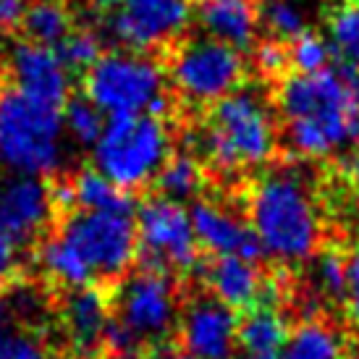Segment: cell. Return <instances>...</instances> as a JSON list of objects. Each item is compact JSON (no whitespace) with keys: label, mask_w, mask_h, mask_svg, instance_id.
<instances>
[{"label":"cell","mask_w":359,"mask_h":359,"mask_svg":"<svg viewBox=\"0 0 359 359\" xmlns=\"http://www.w3.org/2000/svg\"><path fill=\"white\" fill-rule=\"evenodd\" d=\"M323 21L330 34V53L336 66L359 76V6H325Z\"/></svg>","instance_id":"25"},{"label":"cell","mask_w":359,"mask_h":359,"mask_svg":"<svg viewBox=\"0 0 359 359\" xmlns=\"http://www.w3.org/2000/svg\"><path fill=\"white\" fill-rule=\"evenodd\" d=\"M84 95L108 118L160 116L170 110L165 66L150 53L110 50L84 74Z\"/></svg>","instance_id":"8"},{"label":"cell","mask_w":359,"mask_h":359,"mask_svg":"<svg viewBox=\"0 0 359 359\" xmlns=\"http://www.w3.org/2000/svg\"><path fill=\"white\" fill-rule=\"evenodd\" d=\"M90 8H97V11H116L123 3V0H84Z\"/></svg>","instance_id":"37"},{"label":"cell","mask_w":359,"mask_h":359,"mask_svg":"<svg viewBox=\"0 0 359 359\" xmlns=\"http://www.w3.org/2000/svg\"><path fill=\"white\" fill-rule=\"evenodd\" d=\"M87 262L92 278H123L140 257L134 210L71 212L58 231Z\"/></svg>","instance_id":"9"},{"label":"cell","mask_w":359,"mask_h":359,"mask_svg":"<svg viewBox=\"0 0 359 359\" xmlns=\"http://www.w3.org/2000/svg\"><path fill=\"white\" fill-rule=\"evenodd\" d=\"M74 194V212H105V210H131V200L100 170L84 168L69 179Z\"/></svg>","instance_id":"24"},{"label":"cell","mask_w":359,"mask_h":359,"mask_svg":"<svg viewBox=\"0 0 359 359\" xmlns=\"http://www.w3.org/2000/svg\"><path fill=\"white\" fill-rule=\"evenodd\" d=\"M6 69L13 87L34 100L63 108L71 92V69L63 63L58 48L19 40L11 45Z\"/></svg>","instance_id":"14"},{"label":"cell","mask_w":359,"mask_h":359,"mask_svg":"<svg viewBox=\"0 0 359 359\" xmlns=\"http://www.w3.org/2000/svg\"><path fill=\"white\" fill-rule=\"evenodd\" d=\"M13 315H16V304L8 294L0 291V339L13 330Z\"/></svg>","instance_id":"35"},{"label":"cell","mask_w":359,"mask_h":359,"mask_svg":"<svg viewBox=\"0 0 359 359\" xmlns=\"http://www.w3.org/2000/svg\"><path fill=\"white\" fill-rule=\"evenodd\" d=\"M163 66L176 100L200 113L255 84L250 55L202 32L168 48Z\"/></svg>","instance_id":"6"},{"label":"cell","mask_w":359,"mask_h":359,"mask_svg":"<svg viewBox=\"0 0 359 359\" xmlns=\"http://www.w3.org/2000/svg\"><path fill=\"white\" fill-rule=\"evenodd\" d=\"M150 359H194V357H189L187 351L181 349H158Z\"/></svg>","instance_id":"36"},{"label":"cell","mask_w":359,"mask_h":359,"mask_svg":"<svg viewBox=\"0 0 359 359\" xmlns=\"http://www.w3.org/2000/svg\"><path fill=\"white\" fill-rule=\"evenodd\" d=\"M21 29L24 40L60 48V42L74 32V13L66 0H32L24 11Z\"/></svg>","instance_id":"23"},{"label":"cell","mask_w":359,"mask_h":359,"mask_svg":"<svg viewBox=\"0 0 359 359\" xmlns=\"http://www.w3.org/2000/svg\"><path fill=\"white\" fill-rule=\"evenodd\" d=\"M344 359H359V351H357V349H349Z\"/></svg>","instance_id":"40"},{"label":"cell","mask_w":359,"mask_h":359,"mask_svg":"<svg viewBox=\"0 0 359 359\" xmlns=\"http://www.w3.org/2000/svg\"><path fill=\"white\" fill-rule=\"evenodd\" d=\"M236 191L241 215L268 257L304 262L325 241V200L320 191L318 160H280L255 170Z\"/></svg>","instance_id":"1"},{"label":"cell","mask_w":359,"mask_h":359,"mask_svg":"<svg viewBox=\"0 0 359 359\" xmlns=\"http://www.w3.org/2000/svg\"><path fill=\"white\" fill-rule=\"evenodd\" d=\"M66 163L63 108L34 100L13 84L0 87V168L45 179Z\"/></svg>","instance_id":"4"},{"label":"cell","mask_w":359,"mask_h":359,"mask_svg":"<svg viewBox=\"0 0 359 359\" xmlns=\"http://www.w3.org/2000/svg\"><path fill=\"white\" fill-rule=\"evenodd\" d=\"M259 37H273L280 42L297 40L307 29L304 13L291 0H257Z\"/></svg>","instance_id":"27"},{"label":"cell","mask_w":359,"mask_h":359,"mask_svg":"<svg viewBox=\"0 0 359 359\" xmlns=\"http://www.w3.org/2000/svg\"><path fill=\"white\" fill-rule=\"evenodd\" d=\"M202 34L250 55L259 42L257 0H205L197 11Z\"/></svg>","instance_id":"18"},{"label":"cell","mask_w":359,"mask_h":359,"mask_svg":"<svg viewBox=\"0 0 359 359\" xmlns=\"http://www.w3.org/2000/svg\"><path fill=\"white\" fill-rule=\"evenodd\" d=\"M187 140L210 179L231 189H239L255 170L289 160L280 150L276 110L259 84H250L200 113Z\"/></svg>","instance_id":"3"},{"label":"cell","mask_w":359,"mask_h":359,"mask_svg":"<svg viewBox=\"0 0 359 359\" xmlns=\"http://www.w3.org/2000/svg\"><path fill=\"white\" fill-rule=\"evenodd\" d=\"M60 58H63V63L69 66L71 71H87L97 63V60L102 58V40L100 34L95 29H87V27H81V29H74L66 37V40L60 42Z\"/></svg>","instance_id":"30"},{"label":"cell","mask_w":359,"mask_h":359,"mask_svg":"<svg viewBox=\"0 0 359 359\" xmlns=\"http://www.w3.org/2000/svg\"><path fill=\"white\" fill-rule=\"evenodd\" d=\"M191 223H194L200 250L210 252L212 257L236 255L259 265L262 259H268V252L250 229V223L229 202L202 197L191 205Z\"/></svg>","instance_id":"15"},{"label":"cell","mask_w":359,"mask_h":359,"mask_svg":"<svg viewBox=\"0 0 359 359\" xmlns=\"http://www.w3.org/2000/svg\"><path fill=\"white\" fill-rule=\"evenodd\" d=\"M105 126H108V116L87 95L74 97L63 105V129H66V137L74 144L92 150L102 137Z\"/></svg>","instance_id":"26"},{"label":"cell","mask_w":359,"mask_h":359,"mask_svg":"<svg viewBox=\"0 0 359 359\" xmlns=\"http://www.w3.org/2000/svg\"><path fill=\"white\" fill-rule=\"evenodd\" d=\"M359 76L330 66L291 74L265 90L276 110L280 150L289 160H325L359 142Z\"/></svg>","instance_id":"2"},{"label":"cell","mask_w":359,"mask_h":359,"mask_svg":"<svg viewBox=\"0 0 359 359\" xmlns=\"http://www.w3.org/2000/svg\"><path fill=\"white\" fill-rule=\"evenodd\" d=\"M137 239L144 268L165 270L170 276L191 273L200 265V241L191 223V210L168 197H147L137 212Z\"/></svg>","instance_id":"10"},{"label":"cell","mask_w":359,"mask_h":359,"mask_svg":"<svg viewBox=\"0 0 359 359\" xmlns=\"http://www.w3.org/2000/svg\"><path fill=\"white\" fill-rule=\"evenodd\" d=\"M315 280L320 294L330 302H346V252H341L336 244H325L315 255Z\"/></svg>","instance_id":"28"},{"label":"cell","mask_w":359,"mask_h":359,"mask_svg":"<svg viewBox=\"0 0 359 359\" xmlns=\"http://www.w3.org/2000/svg\"><path fill=\"white\" fill-rule=\"evenodd\" d=\"M55 212L53 189L45 179L8 173L0 181V223L24 244L40 239Z\"/></svg>","instance_id":"16"},{"label":"cell","mask_w":359,"mask_h":359,"mask_svg":"<svg viewBox=\"0 0 359 359\" xmlns=\"http://www.w3.org/2000/svg\"><path fill=\"white\" fill-rule=\"evenodd\" d=\"M179 349L194 359H233L239 346V318L236 312L212 299L210 294H200L181 307L176 325Z\"/></svg>","instance_id":"12"},{"label":"cell","mask_w":359,"mask_h":359,"mask_svg":"<svg viewBox=\"0 0 359 359\" xmlns=\"http://www.w3.org/2000/svg\"><path fill=\"white\" fill-rule=\"evenodd\" d=\"M202 278L210 297L233 312L257 307L268 286V273L262 270V265L236 255L212 257L202 270Z\"/></svg>","instance_id":"17"},{"label":"cell","mask_w":359,"mask_h":359,"mask_svg":"<svg viewBox=\"0 0 359 359\" xmlns=\"http://www.w3.org/2000/svg\"><path fill=\"white\" fill-rule=\"evenodd\" d=\"M189 3H191V0H189ZM197 3H205V0H197Z\"/></svg>","instance_id":"41"},{"label":"cell","mask_w":359,"mask_h":359,"mask_svg":"<svg viewBox=\"0 0 359 359\" xmlns=\"http://www.w3.org/2000/svg\"><path fill=\"white\" fill-rule=\"evenodd\" d=\"M173 155V131L160 116L108 118L92 147V168L100 170L121 191H140L155 184L160 168Z\"/></svg>","instance_id":"7"},{"label":"cell","mask_w":359,"mask_h":359,"mask_svg":"<svg viewBox=\"0 0 359 359\" xmlns=\"http://www.w3.org/2000/svg\"><path fill=\"white\" fill-rule=\"evenodd\" d=\"M346 315L359 328V244L346 252Z\"/></svg>","instance_id":"33"},{"label":"cell","mask_w":359,"mask_h":359,"mask_svg":"<svg viewBox=\"0 0 359 359\" xmlns=\"http://www.w3.org/2000/svg\"><path fill=\"white\" fill-rule=\"evenodd\" d=\"M241 359H280L278 354H244Z\"/></svg>","instance_id":"39"},{"label":"cell","mask_w":359,"mask_h":359,"mask_svg":"<svg viewBox=\"0 0 359 359\" xmlns=\"http://www.w3.org/2000/svg\"><path fill=\"white\" fill-rule=\"evenodd\" d=\"M27 11V0H0V34H8L11 29L21 27Z\"/></svg>","instance_id":"34"},{"label":"cell","mask_w":359,"mask_h":359,"mask_svg":"<svg viewBox=\"0 0 359 359\" xmlns=\"http://www.w3.org/2000/svg\"><path fill=\"white\" fill-rule=\"evenodd\" d=\"M189 0H123L113 11L108 32L123 50H168L189 34Z\"/></svg>","instance_id":"11"},{"label":"cell","mask_w":359,"mask_h":359,"mask_svg":"<svg viewBox=\"0 0 359 359\" xmlns=\"http://www.w3.org/2000/svg\"><path fill=\"white\" fill-rule=\"evenodd\" d=\"M289 336L291 325L278 307L257 304L241 312L236 339L244 354H278L280 349H286Z\"/></svg>","instance_id":"20"},{"label":"cell","mask_w":359,"mask_h":359,"mask_svg":"<svg viewBox=\"0 0 359 359\" xmlns=\"http://www.w3.org/2000/svg\"><path fill=\"white\" fill-rule=\"evenodd\" d=\"M24 259V241H19L3 223H0V286L16 278Z\"/></svg>","instance_id":"32"},{"label":"cell","mask_w":359,"mask_h":359,"mask_svg":"<svg viewBox=\"0 0 359 359\" xmlns=\"http://www.w3.org/2000/svg\"><path fill=\"white\" fill-rule=\"evenodd\" d=\"M349 339L328 315H309L291 328L283 359H344Z\"/></svg>","instance_id":"19"},{"label":"cell","mask_w":359,"mask_h":359,"mask_svg":"<svg viewBox=\"0 0 359 359\" xmlns=\"http://www.w3.org/2000/svg\"><path fill=\"white\" fill-rule=\"evenodd\" d=\"M291 63H294V74H320V71L330 69V45L323 40L318 29L302 32L297 40H291Z\"/></svg>","instance_id":"29"},{"label":"cell","mask_w":359,"mask_h":359,"mask_svg":"<svg viewBox=\"0 0 359 359\" xmlns=\"http://www.w3.org/2000/svg\"><path fill=\"white\" fill-rule=\"evenodd\" d=\"M0 359H53V354L37 333L13 328L0 339Z\"/></svg>","instance_id":"31"},{"label":"cell","mask_w":359,"mask_h":359,"mask_svg":"<svg viewBox=\"0 0 359 359\" xmlns=\"http://www.w3.org/2000/svg\"><path fill=\"white\" fill-rule=\"evenodd\" d=\"M176 278L165 270L142 268L121 280L113 299V328L108 351L116 359H137L176 330L181 318Z\"/></svg>","instance_id":"5"},{"label":"cell","mask_w":359,"mask_h":359,"mask_svg":"<svg viewBox=\"0 0 359 359\" xmlns=\"http://www.w3.org/2000/svg\"><path fill=\"white\" fill-rule=\"evenodd\" d=\"M210 184V173L202 165V160L194 152H173L168 163L160 168L155 179V189L160 197H168L176 202L202 200V191Z\"/></svg>","instance_id":"22"},{"label":"cell","mask_w":359,"mask_h":359,"mask_svg":"<svg viewBox=\"0 0 359 359\" xmlns=\"http://www.w3.org/2000/svg\"><path fill=\"white\" fill-rule=\"evenodd\" d=\"M325 6H359V0H325Z\"/></svg>","instance_id":"38"},{"label":"cell","mask_w":359,"mask_h":359,"mask_svg":"<svg viewBox=\"0 0 359 359\" xmlns=\"http://www.w3.org/2000/svg\"><path fill=\"white\" fill-rule=\"evenodd\" d=\"M58 325L63 346L76 359H95L108 349L113 328V299L95 286L66 291L60 299Z\"/></svg>","instance_id":"13"},{"label":"cell","mask_w":359,"mask_h":359,"mask_svg":"<svg viewBox=\"0 0 359 359\" xmlns=\"http://www.w3.org/2000/svg\"><path fill=\"white\" fill-rule=\"evenodd\" d=\"M37 268H40L42 278L50 280L53 286H58L60 291H76L84 286H92V278L87 262L81 259V255L60 233L45 239L37 250Z\"/></svg>","instance_id":"21"}]
</instances>
